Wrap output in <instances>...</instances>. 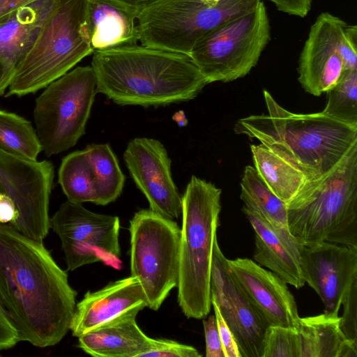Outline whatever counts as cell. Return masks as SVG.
<instances>
[{"label":"cell","instance_id":"6da1fadb","mask_svg":"<svg viewBox=\"0 0 357 357\" xmlns=\"http://www.w3.org/2000/svg\"><path fill=\"white\" fill-rule=\"evenodd\" d=\"M77 291L43 241L0 223V301L20 341L44 348L70 330Z\"/></svg>","mask_w":357,"mask_h":357},{"label":"cell","instance_id":"7a4b0ae2","mask_svg":"<svg viewBox=\"0 0 357 357\" xmlns=\"http://www.w3.org/2000/svg\"><path fill=\"white\" fill-rule=\"evenodd\" d=\"M92 54L97 93L120 105L185 102L208 84L192 59L183 54L137 44Z\"/></svg>","mask_w":357,"mask_h":357},{"label":"cell","instance_id":"3957f363","mask_svg":"<svg viewBox=\"0 0 357 357\" xmlns=\"http://www.w3.org/2000/svg\"><path fill=\"white\" fill-rule=\"evenodd\" d=\"M264 96L268 114L239 119L235 132L258 139L299 169L307 181L327 173L357 145V126L322 112L292 113L267 91Z\"/></svg>","mask_w":357,"mask_h":357},{"label":"cell","instance_id":"277c9868","mask_svg":"<svg viewBox=\"0 0 357 357\" xmlns=\"http://www.w3.org/2000/svg\"><path fill=\"white\" fill-rule=\"evenodd\" d=\"M287 208L289 232L299 244L357 247V145L327 173L308 181Z\"/></svg>","mask_w":357,"mask_h":357},{"label":"cell","instance_id":"5b68a950","mask_svg":"<svg viewBox=\"0 0 357 357\" xmlns=\"http://www.w3.org/2000/svg\"><path fill=\"white\" fill-rule=\"evenodd\" d=\"M221 190L192 176L182 196V227L178 302L188 318H205L211 311V272Z\"/></svg>","mask_w":357,"mask_h":357},{"label":"cell","instance_id":"8992f818","mask_svg":"<svg viewBox=\"0 0 357 357\" xmlns=\"http://www.w3.org/2000/svg\"><path fill=\"white\" fill-rule=\"evenodd\" d=\"M93 53L88 0H59L34 45L16 66L6 97L45 88Z\"/></svg>","mask_w":357,"mask_h":357},{"label":"cell","instance_id":"52a82bcc","mask_svg":"<svg viewBox=\"0 0 357 357\" xmlns=\"http://www.w3.org/2000/svg\"><path fill=\"white\" fill-rule=\"evenodd\" d=\"M262 0H162L137 18L141 45L189 56L221 25L254 10Z\"/></svg>","mask_w":357,"mask_h":357},{"label":"cell","instance_id":"ba28073f","mask_svg":"<svg viewBox=\"0 0 357 357\" xmlns=\"http://www.w3.org/2000/svg\"><path fill=\"white\" fill-rule=\"evenodd\" d=\"M97 93L91 66H79L45 87L36 100L33 119L47 157L74 146L85 133Z\"/></svg>","mask_w":357,"mask_h":357},{"label":"cell","instance_id":"9c48e42d","mask_svg":"<svg viewBox=\"0 0 357 357\" xmlns=\"http://www.w3.org/2000/svg\"><path fill=\"white\" fill-rule=\"evenodd\" d=\"M129 230L130 275L139 281L147 307L157 310L178 287L181 228L172 219L142 209L130 221Z\"/></svg>","mask_w":357,"mask_h":357},{"label":"cell","instance_id":"30bf717a","mask_svg":"<svg viewBox=\"0 0 357 357\" xmlns=\"http://www.w3.org/2000/svg\"><path fill=\"white\" fill-rule=\"evenodd\" d=\"M270 39L269 19L261 1L252 11L206 35L189 57L208 84L231 82L256 66Z\"/></svg>","mask_w":357,"mask_h":357},{"label":"cell","instance_id":"8fae6325","mask_svg":"<svg viewBox=\"0 0 357 357\" xmlns=\"http://www.w3.org/2000/svg\"><path fill=\"white\" fill-rule=\"evenodd\" d=\"M50 227L61 240L68 270L96 262L121 268L119 217L67 200L50 219Z\"/></svg>","mask_w":357,"mask_h":357},{"label":"cell","instance_id":"7c38bea8","mask_svg":"<svg viewBox=\"0 0 357 357\" xmlns=\"http://www.w3.org/2000/svg\"><path fill=\"white\" fill-rule=\"evenodd\" d=\"M357 26L321 13L312 25L298 63V81L315 96L333 88L347 69H357Z\"/></svg>","mask_w":357,"mask_h":357},{"label":"cell","instance_id":"4fadbf2b","mask_svg":"<svg viewBox=\"0 0 357 357\" xmlns=\"http://www.w3.org/2000/svg\"><path fill=\"white\" fill-rule=\"evenodd\" d=\"M54 166L47 160H30L0 151V190L15 204L19 214L13 227L43 241L50 227L49 202Z\"/></svg>","mask_w":357,"mask_h":357},{"label":"cell","instance_id":"5bb4252c","mask_svg":"<svg viewBox=\"0 0 357 357\" xmlns=\"http://www.w3.org/2000/svg\"><path fill=\"white\" fill-rule=\"evenodd\" d=\"M211 296L234 337L241 356L262 357L268 325L231 272L217 238L213 251Z\"/></svg>","mask_w":357,"mask_h":357},{"label":"cell","instance_id":"9a60e30c","mask_svg":"<svg viewBox=\"0 0 357 357\" xmlns=\"http://www.w3.org/2000/svg\"><path fill=\"white\" fill-rule=\"evenodd\" d=\"M123 159L150 210L169 219L178 218L182 213V197L172 179L171 160L163 144L155 139H132Z\"/></svg>","mask_w":357,"mask_h":357},{"label":"cell","instance_id":"2e32d148","mask_svg":"<svg viewBox=\"0 0 357 357\" xmlns=\"http://www.w3.org/2000/svg\"><path fill=\"white\" fill-rule=\"evenodd\" d=\"M305 282L319 296L324 313L338 316L353 282L357 280V247L321 242L299 244Z\"/></svg>","mask_w":357,"mask_h":357},{"label":"cell","instance_id":"e0dca14e","mask_svg":"<svg viewBox=\"0 0 357 357\" xmlns=\"http://www.w3.org/2000/svg\"><path fill=\"white\" fill-rule=\"evenodd\" d=\"M231 272L268 326L298 328L301 317L287 283L248 258L228 259Z\"/></svg>","mask_w":357,"mask_h":357},{"label":"cell","instance_id":"ac0fdd59","mask_svg":"<svg viewBox=\"0 0 357 357\" xmlns=\"http://www.w3.org/2000/svg\"><path fill=\"white\" fill-rule=\"evenodd\" d=\"M147 307V301L138 279L130 276L110 282L94 292L88 291L76 304L70 324L75 337Z\"/></svg>","mask_w":357,"mask_h":357},{"label":"cell","instance_id":"d6986e66","mask_svg":"<svg viewBox=\"0 0 357 357\" xmlns=\"http://www.w3.org/2000/svg\"><path fill=\"white\" fill-rule=\"evenodd\" d=\"M242 211L255 231L254 259L269 268L285 283L299 289L304 286L299 243L289 231L270 224L256 210L245 205Z\"/></svg>","mask_w":357,"mask_h":357},{"label":"cell","instance_id":"ffe728a7","mask_svg":"<svg viewBox=\"0 0 357 357\" xmlns=\"http://www.w3.org/2000/svg\"><path fill=\"white\" fill-rule=\"evenodd\" d=\"M59 0H33L0 23V61L16 68L30 51Z\"/></svg>","mask_w":357,"mask_h":357},{"label":"cell","instance_id":"44dd1931","mask_svg":"<svg viewBox=\"0 0 357 357\" xmlns=\"http://www.w3.org/2000/svg\"><path fill=\"white\" fill-rule=\"evenodd\" d=\"M137 312L124 314L78 337V346L96 357H137L150 337L136 321Z\"/></svg>","mask_w":357,"mask_h":357},{"label":"cell","instance_id":"7402d4cb","mask_svg":"<svg viewBox=\"0 0 357 357\" xmlns=\"http://www.w3.org/2000/svg\"><path fill=\"white\" fill-rule=\"evenodd\" d=\"M340 318L326 313L300 319L299 357H357V343L340 327Z\"/></svg>","mask_w":357,"mask_h":357},{"label":"cell","instance_id":"603a6c76","mask_svg":"<svg viewBox=\"0 0 357 357\" xmlns=\"http://www.w3.org/2000/svg\"><path fill=\"white\" fill-rule=\"evenodd\" d=\"M91 44L94 52L137 45V19L101 0H88Z\"/></svg>","mask_w":357,"mask_h":357},{"label":"cell","instance_id":"cb8c5ba5","mask_svg":"<svg viewBox=\"0 0 357 357\" xmlns=\"http://www.w3.org/2000/svg\"><path fill=\"white\" fill-rule=\"evenodd\" d=\"M254 167L268 188L287 204L307 182L296 166L271 149L251 145Z\"/></svg>","mask_w":357,"mask_h":357},{"label":"cell","instance_id":"d4e9b609","mask_svg":"<svg viewBox=\"0 0 357 357\" xmlns=\"http://www.w3.org/2000/svg\"><path fill=\"white\" fill-rule=\"evenodd\" d=\"M93 172L96 204L107 205L121 194L125 182L117 158L108 144H91L84 150Z\"/></svg>","mask_w":357,"mask_h":357},{"label":"cell","instance_id":"484cf974","mask_svg":"<svg viewBox=\"0 0 357 357\" xmlns=\"http://www.w3.org/2000/svg\"><path fill=\"white\" fill-rule=\"evenodd\" d=\"M241 186L244 205L257 211L273 226L289 231L287 204L268 188L254 167H245Z\"/></svg>","mask_w":357,"mask_h":357},{"label":"cell","instance_id":"4316f807","mask_svg":"<svg viewBox=\"0 0 357 357\" xmlns=\"http://www.w3.org/2000/svg\"><path fill=\"white\" fill-rule=\"evenodd\" d=\"M58 176L59 183L67 200L81 204L96 203L93 172L84 150L74 151L64 157Z\"/></svg>","mask_w":357,"mask_h":357},{"label":"cell","instance_id":"83f0119b","mask_svg":"<svg viewBox=\"0 0 357 357\" xmlns=\"http://www.w3.org/2000/svg\"><path fill=\"white\" fill-rule=\"evenodd\" d=\"M42 151L37 132L30 121L16 114L0 109V151L37 160Z\"/></svg>","mask_w":357,"mask_h":357},{"label":"cell","instance_id":"f1b7e54d","mask_svg":"<svg viewBox=\"0 0 357 357\" xmlns=\"http://www.w3.org/2000/svg\"><path fill=\"white\" fill-rule=\"evenodd\" d=\"M326 93L327 102L322 112L357 126V69L344 70L337 83Z\"/></svg>","mask_w":357,"mask_h":357},{"label":"cell","instance_id":"f546056e","mask_svg":"<svg viewBox=\"0 0 357 357\" xmlns=\"http://www.w3.org/2000/svg\"><path fill=\"white\" fill-rule=\"evenodd\" d=\"M262 357H299L297 329L268 326L264 335Z\"/></svg>","mask_w":357,"mask_h":357},{"label":"cell","instance_id":"4dcf8cb0","mask_svg":"<svg viewBox=\"0 0 357 357\" xmlns=\"http://www.w3.org/2000/svg\"><path fill=\"white\" fill-rule=\"evenodd\" d=\"M201 357L193 347L165 339L150 338L146 347L137 357Z\"/></svg>","mask_w":357,"mask_h":357},{"label":"cell","instance_id":"1f68e13d","mask_svg":"<svg viewBox=\"0 0 357 357\" xmlns=\"http://www.w3.org/2000/svg\"><path fill=\"white\" fill-rule=\"evenodd\" d=\"M343 314L340 317V327L346 337L357 343V280L351 286L342 305Z\"/></svg>","mask_w":357,"mask_h":357},{"label":"cell","instance_id":"d6a6232c","mask_svg":"<svg viewBox=\"0 0 357 357\" xmlns=\"http://www.w3.org/2000/svg\"><path fill=\"white\" fill-rule=\"evenodd\" d=\"M206 357H225L215 315L203 320Z\"/></svg>","mask_w":357,"mask_h":357},{"label":"cell","instance_id":"836d02e7","mask_svg":"<svg viewBox=\"0 0 357 357\" xmlns=\"http://www.w3.org/2000/svg\"><path fill=\"white\" fill-rule=\"evenodd\" d=\"M225 357H241L234 337L224 320L216 303L211 300Z\"/></svg>","mask_w":357,"mask_h":357},{"label":"cell","instance_id":"e575fe53","mask_svg":"<svg viewBox=\"0 0 357 357\" xmlns=\"http://www.w3.org/2000/svg\"><path fill=\"white\" fill-rule=\"evenodd\" d=\"M20 342L17 329L0 301V350L10 349Z\"/></svg>","mask_w":357,"mask_h":357},{"label":"cell","instance_id":"d590c367","mask_svg":"<svg viewBox=\"0 0 357 357\" xmlns=\"http://www.w3.org/2000/svg\"><path fill=\"white\" fill-rule=\"evenodd\" d=\"M114 6L136 19L142 13L153 7L162 0H101Z\"/></svg>","mask_w":357,"mask_h":357},{"label":"cell","instance_id":"8d00e7d4","mask_svg":"<svg viewBox=\"0 0 357 357\" xmlns=\"http://www.w3.org/2000/svg\"><path fill=\"white\" fill-rule=\"evenodd\" d=\"M275 4L277 9L289 15L304 17L311 9L312 0H267Z\"/></svg>","mask_w":357,"mask_h":357},{"label":"cell","instance_id":"74e56055","mask_svg":"<svg viewBox=\"0 0 357 357\" xmlns=\"http://www.w3.org/2000/svg\"><path fill=\"white\" fill-rule=\"evenodd\" d=\"M33 0H0V23L14 10Z\"/></svg>","mask_w":357,"mask_h":357},{"label":"cell","instance_id":"f35d334b","mask_svg":"<svg viewBox=\"0 0 357 357\" xmlns=\"http://www.w3.org/2000/svg\"><path fill=\"white\" fill-rule=\"evenodd\" d=\"M15 71V67L0 61V95L8 88Z\"/></svg>","mask_w":357,"mask_h":357},{"label":"cell","instance_id":"ab89813d","mask_svg":"<svg viewBox=\"0 0 357 357\" xmlns=\"http://www.w3.org/2000/svg\"><path fill=\"white\" fill-rule=\"evenodd\" d=\"M172 118L179 126L183 127L188 124V119L185 117L184 112L182 110L176 112Z\"/></svg>","mask_w":357,"mask_h":357},{"label":"cell","instance_id":"60d3db41","mask_svg":"<svg viewBox=\"0 0 357 357\" xmlns=\"http://www.w3.org/2000/svg\"><path fill=\"white\" fill-rule=\"evenodd\" d=\"M205 3H216L221 0H198Z\"/></svg>","mask_w":357,"mask_h":357}]
</instances>
